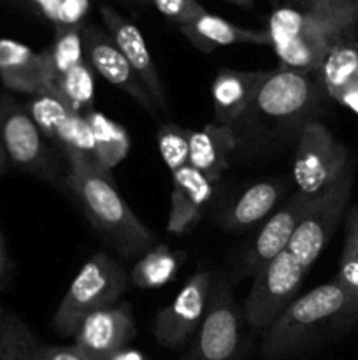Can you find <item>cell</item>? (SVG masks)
Listing matches in <instances>:
<instances>
[{
    "mask_svg": "<svg viewBox=\"0 0 358 360\" xmlns=\"http://www.w3.org/2000/svg\"><path fill=\"white\" fill-rule=\"evenodd\" d=\"M323 97L316 72L283 65L270 69L248 111L232 127L237 151L263 153L295 141L302 127L314 120Z\"/></svg>",
    "mask_w": 358,
    "mask_h": 360,
    "instance_id": "cell-1",
    "label": "cell"
},
{
    "mask_svg": "<svg viewBox=\"0 0 358 360\" xmlns=\"http://www.w3.org/2000/svg\"><path fill=\"white\" fill-rule=\"evenodd\" d=\"M358 320V295L333 278L291 304L265 330L262 357L286 360L304 354Z\"/></svg>",
    "mask_w": 358,
    "mask_h": 360,
    "instance_id": "cell-2",
    "label": "cell"
},
{
    "mask_svg": "<svg viewBox=\"0 0 358 360\" xmlns=\"http://www.w3.org/2000/svg\"><path fill=\"white\" fill-rule=\"evenodd\" d=\"M69 172L65 183L90 224L126 259H135L154 245V236L116 188L109 171L90 157L65 153Z\"/></svg>",
    "mask_w": 358,
    "mask_h": 360,
    "instance_id": "cell-3",
    "label": "cell"
},
{
    "mask_svg": "<svg viewBox=\"0 0 358 360\" xmlns=\"http://www.w3.org/2000/svg\"><path fill=\"white\" fill-rule=\"evenodd\" d=\"M358 27V7L297 9L277 7L267 25L270 46L286 69L318 72L326 53Z\"/></svg>",
    "mask_w": 358,
    "mask_h": 360,
    "instance_id": "cell-4",
    "label": "cell"
},
{
    "mask_svg": "<svg viewBox=\"0 0 358 360\" xmlns=\"http://www.w3.org/2000/svg\"><path fill=\"white\" fill-rule=\"evenodd\" d=\"M125 267L107 253H95L74 276L53 315V329L58 336L72 338L77 327L91 313L116 304L128 285Z\"/></svg>",
    "mask_w": 358,
    "mask_h": 360,
    "instance_id": "cell-5",
    "label": "cell"
},
{
    "mask_svg": "<svg viewBox=\"0 0 358 360\" xmlns=\"http://www.w3.org/2000/svg\"><path fill=\"white\" fill-rule=\"evenodd\" d=\"M353 162L350 150L325 123L311 120L295 139L293 181L298 192L319 195L343 176Z\"/></svg>",
    "mask_w": 358,
    "mask_h": 360,
    "instance_id": "cell-6",
    "label": "cell"
},
{
    "mask_svg": "<svg viewBox=\"0 0 358 360\" xmlns=\"http://www.w3.org/2000/svg\"><path fill=\"white\" fill-rule=\"evenodd\" d=\"M242 308L225 276L214 278L207 313L181 360H239L242 352Z\"/></svg>",
    "mask_w": 358,
    "mask_h": 360,
    "instance_id": "cell-7",
    "label": "cell"
},
{
    "mask_svg": "<svg viewBox=\"0 0 358 360\" xmlns=\"http://www.w3.org/2000/svg\"><path fill=\"white\" fill-rule=\"evenodd\" d=\"M354 183V162L347 165L339 179L330 188L316 195L305 210L288 252L309 273L316 259L323 253L325 246L332 239L340 218L347 207Z\"/></svg>",
    "mask_w": 358,
    "mask_h": 360,
    "instance_id": "cell-8",
    "label": "cell"
},
{
    "mask_svg": "<svg viewBox=\"0 0 358 360\" xmlns=\"http://www.w3.org/2000/svg\"><path fill=\"white\" fill-rule=\"evenodd\" d=\"M307 271L290 252H283L253 276L242 306V319L251 329L267 330L298 294Z\"/></svg>",
    "mask_w": 358,
    "mask_h": 360,
    "instance_id": "cell-9",
    "label": "cell"
},
{
    "mask_svg": "<svg viewBox=\"0 0 358 360\" xmlns=\"http://www.w3.org/2000/svg\"><path fill=\"white\" fill-rule=\"evenodd\" d=\"M0 144L14 167L58 185V169L49 155L44 134L32 120L27 105L9 95H0Z\"/></svg>",
    "mask_w": 358,
    "mask_h": 360,
    "instance_id": "cell-10",
    "label": "cell"
},
{
    "mask_svg": "<svg viewBox=\"0 0 358 360\" xmlns=\"http://www.w3.org/2000/svg\"><path fill=\"white\" fill-rule=\"evenodd\" d=\"M213 281L209 271L199 269L183 285L174 301L157 313L153 334L160 347L175 350L195 336L207 313Z\"/></svg>",
    "mask_w": 358,
    "mask_h": 360,
    "instance_id": "cell-11",
    "label": "cell"
},
{
    "mask_svg": "<svg viewBox=\"0 0 358 360\" xmlns=\"http://www.w3.org/2000/svg\"><path fill=\"white\" fill-rule=\"evenodd\" d=\"M81 35H83L84 58L90 63L93 72L104 77L109 84L116 86L118 90L130 95L144 111L157 118L158 109L153 98L147 94L146 86L140 83L139 76L133 72L130 63L126 62L123 53L119 51L116 42L112 41L109 32L105 28L95 27V25H83Z\"/></svg>",
    "mask_w": 358,
    "mask_h": 360,
    "instance_id": "cell-12",
    "label": "cell"
},
{
    "mask_svg": "<svg viewBox=\"0 0 358 360\" xmlns=\"http://www.w3.org/2000/svg\"><path fill=\"white\" fill-rule=\"evenodd\" d=\"M135 336L132 308L125 302L86 316L72 336V347L88 360H112Z\"/></svg>",
    "mask_w": 358,
    "mask_h": 360,
    "instance_id": "cell-13",
    "label": "cell"
},
{
    "mask_svg": "<svg viewBox=\"0 0 358 360\" xmlns=\"http://www.w3.org/2000/svg\"><path fill=\"white\" fill-rule=\"evenodd\" d=\"M98 11H100V18L105 30L109 32L112 41L116 42L119 51L123 53L126 62L133 69V72L139 76L140 83L146 86L147 94L153 98L158 112H168L167 91H165L158 67L154 63L153 55H151L150 48H147V42L140 28L130 20H126L125 16H121L112 7L100 6Z\"/></svg>",
    "mask_w": 358,
    "mask_h": 360,
    "instance_id": "cell-14",
    "label": "cell"
},
{
    "mask_svg": "<svg viewBox=\"0 0 358 360\" xmlns=\"http://www.w3.org/2000/svg\"><path fill=\"white\" fill-rule=\"evenodd\" d=\"M314 197L316 195H305V193L295 190V193L284 202V206H281L276 213L267 218L265 224L260 227L258 234L253 239L248 252L244 253L242 273L248 276H255L265 264L276 259L279 253L286 252L305 210Z\"/></svg>",
    "mask_w": 358,
    "mask_h": 360,
    "instance_id": "cell-15",
    "label": "cell"
},
{
    "mask_svg": "<svg viewBox=\"0 0 358 360\" xmlns=\"http://www.w3.org/2000/svg\"><path fill=\"white\" fill-rule=\"evenodd\" d=\"M0 81L16 94L34 95L51 91L44 51L13 39H0Z\"/></svg>",
    "mask_w": 358,
    "mask_h": 360,
    "instance_id": "cell-16",
    "label": "cell"
},
{
    "mask_svg": "<svg viewBox=\"0 0 358 360\" xmlns=\"http://www.w3.org/2000/svg\"><path fill=\"white\" fill-rule=\"evenodd\" d=\"M269 70L221 69L211 84L214 122L234 127L255 101Z\"/></svg>",
    "mask_w": 358,
    "mask_h": 360,
    "instance_id": "cell-17",
    "label": "cell"
},
{
    "mask_svg": "<svg viewBox=\"0 0 358 360\" xmlns=\"http://www.w3.org/2000/svg\"><path fill=\"white\" fill-rule=\"evenodd\" d=\"M316 74L326 97L358 116V42L353 35L326 53Z\"/></svg>",
    "mask_w": 358,
    "mask_h": 360,
    "instance_id": "cell-18",
    "label": "cell"
},
{
    "mask_svg": "<svg viewBox=\"0 0 358 360\" xmlns=\"http://www.w3.org/2000/svg\"><path fill=\"white\" fill-rule=\"evenodd\" d=\"M179 32L195 46L199 51L211 53L216 48L235 44H255V46H270V37L267 30H255L235 25L225 18L204 11L188 23L178 27Z\"/></svg>",
    "mask_w": 358,
    "mask_h": 360,
    "instance_id": "cell-19",
    "label": "cell"
},
{
    "mask_svg": "<svg viewBox=\"0 0 358 360\" xmlns=\"http://www.w3.org/2000/svg\"><path fill=\"white\" fill-rule=\"evenodd\" d=\"M237 151V137L232 127L207 123L190 134V165L218 183Z\"/></svg>",
    "mask_w": 358,
    "mask_h": 360,
    "instance_id": "cell-20",
    "label": "cell"
},
{
    "mask_svg": "<svg viewBox=\"0 0 358 360\" xmlns=\"http://www.w3.org/2000/svg\"><path fill=\"white\" fill-rule=\"evenodd\" d=\"M286 190L283 179H265L246 188L225 213L221 225L228 231H244L270 217Z\"/></svg>",
    "mask_w": 358,
    "mask_h": 360,
    "instance_id": "cell-21",
    "label": "cell"
},
{
    "mask_svg": "<svg viewBox=\"0 0 358 360\" xmlns=\"http://www.w3.org/2000/svg\"><path fill=\"white\" fill-rule=\"evenodd\" d=\"M86 122L93 136V162L104 171L111 172L119 162L125 160L130 150V137L125 127L93 109Z\"/></svg>",
    "mask_w": 358,
    "mask_h": 360,
    "instance_id": "cell-22",
    "label": "cell"
},
{
    "mask_svg": "<svg viewBox=\"0 0 358 360\" xmlns=\"http://www.w3.org/2000/svg\"><path fill=\"white\" fill-rule=\"evenodd\" d=\"M42 345L27 322L0 308V360H35Z\"/></svg>",
    "mask_w": 358,
    "mask_h": 360,
    "instance_id": "cell-23",
    "label": "cell"
},
{
    "mask_svg": "<svg viewBox=\"0 0 358 360\" xmlns=\"http://www.w3.org/2000/svg\"><path fill=\"white\" fill-rule=\"evenodd\" d=\"M83 27H55V39L48 49H44L46 62H48L49 83L53 84L65 76L69 70L83 63L84 48H83V35H81Z\"/></svg>",
    "mask_w": 358,
    "mask_h": 360,
    "instance_id": "cell-24",
    "label": "cell"
},
{
    "mask_svg": "<svg viewBox=\"0 0 358 360\" xmlns=\"http://www.w3.org/2000/svg\"><path fill=\"white\" fill-rule=\"evenodd\" d=\"M178 271V257L165 245H153L139 257L133 266L130 281L140 288H158L174 278Z\"/></svg>",
    "mask_w": 358,
    "mask_h": 360,
    "instance_id": "cell-25",
    "label": "cell"
},
{
    "mask_svg": "<svg viewBox=\"0 0 358 360\" xmlns=\"http://www.w3.org/2000/svg\"><path fill=\"white\" fill-rule=\"evenodd\" d=\"M53 91L60 95L63 102L81 116H86L95 109V79L93 69L84 60L72 70L60 77L53 84Z\"/></svg>",
    "mask_w": 358,
    "mask_h": 360,
    "instance_id": "cell-26",
    "label": "cell"
},
{
    "mask_svg": "<svg viewBox=\"0 0 358 360\" xmlns=\"http://www.w3.org/2000/svg\"><path fill=\"white\" fill-rule=\"evenodd\" d=\"M27 109L30 112L32 120L37 123L41 132L44 134L46 139L53 141H55L56 134L62 130V127L69 122L70 116L77 115L55 91L34 95L27 104Z\"/></svg>",
    "mask_w": 358,
    "mask_h": 360,
    "instance_id": "cell-27",
    "label": "cell"
},
{
    "mask_svg": "<svg viewBox=\"0 0 358 360\" xmlns=\"http://www.w3.org/2000/svg\"><path fill=\"white\" fill-rule=\"evenodd\" d=\"M190 134L192 130L178 123H164L158 129V151L171 174L190 164Z\"/></svg>",
    "mask_w": 358,
    "mask_h": 360,
    "instance_id": "cell-28",
    "label": "cell"
},
{
    "mask_svg": "<svg viewBox=\"0 0 358 360\" xmlns=\"http://www.w3.org/2000/svg\"><path fill=\"white\" fill-rule=\"evenodd\" d=\"M172 176V188H178L179 192L185 193L190 200L197 204V206L202 207L204 204L209 202L213 199L214 185L216 183L211 178H207L204 172H200L199 169L192 167V165H186V167L179 169L178 172H174Z\"/></svg>",
    "mask_w": 358,
    "mask_h": 360,
    "instance_id": "cell-29",
    "label": "cell"
},
{
    "mask_svg": "<svg viewBox=\"0 0 358 360\" xmlns=\"http://www.w3.org/2000/svg\"><path fill=\"white\" fill-rule=\"evenodd\" d=\"M55 27H83L90 0H34Z\"/></svg>",
    "mask_w": 358,
    "mask_h": 360,
    "instance_id": "cell-30",
    "label": "cell"
},
{
    "mask_svg": "<svg viewBox=\"0 0 358 360\" xmlns=\"http://www.w3.org/2000/svg\"><path fill=\"white\" fill-rule=\"evenodd\" d=\"M202 207L197 206L193 200L178 188H172L171 193V211L167 218V229L172 234H183L188 229H192L200 220Z\"/></svg>",
    "mask_w": 358,
    "mask_h": 360,
    "instance_id": "cell-31",
    "label": "cell"
},
{
    "mask_svg": "<svg viewBox=\"0 0 358 360\" xmlns=\"http://www.w3.org/2000/svg\"><path fill=\"white\" fill-rule=\"evenodd\" d=\"M146 2H150L165 18L174 21L178 27L188 23L206 11L199 0H146Z\"/></svg>",
    "mask_w": 358,
    "mask_h": 360,
    "instance_id": "cell-32",
    "label": "cell"
},
{
    "mask_svg": "<svg viewBox=\"0 0 358 360\" xmlns=\"http://www.w3.org/2000/svg\"><path fill=\"white\" fill-rule=\"evenodd\" d=\"M35 360H88L79 350L70 347H53V345H42Z\"/></svg>",
    "mask_w": 358,
    "mask_h": 360,
    "instance_id": "cell-33",
    "label": "cell"
},
{
    "mask_svg": "<svg viewBox=\"0 0 358 360\" xmlns=\"http://www.w3.org/2000/svg\"><path fill=\"white\" fill-rule=\"evenodd\" d=\"M11 269H13V264H11L9 253H7V246H6V241H4L2 232H0V287H4V285L7 283Z\"/></svg>",
    "mask_w": 358,
    "mask_h": 360,
    "instance_id": "cell-34",
    "label": "cell"
},
{
    "mask_svg": "<svg viewBox=\"0 0 358 360\" xmlns=\"http://www.w3.org/2000/svg\"><path fill=\"white\" fill-rule=\"evenodd\" d=\"M346 239L358 246V206L351 207L346 220Z\"/></svg>",
    "mask_w": 358,
    "mask_h": 360,
    "instance_id": "cell-35",
    "label": "cell"
},
{
    "mask_svg": "<svg viewBox=\"0 0 358 360\" xmlns=\"http://www.w3.org/2000/svg\"><path fill=\"white\" fill-rule=\"evenodd\" d=\"M316 7L329 11L350 9V7H358V0H319Z\"/></svg>",
    "mask_w": 358,
    "mask_h": 360,
    "instance_id": "cell-36",
    "label": "cell"
},
{
    "mask_svg": "<svg viewBox=\"0 0 358 360\" xmlns=\"http://www.w3.org/2000/svg\"><path fill=\"white\" fill-rule=\"evenodd\" d=\"M300 6V9H314L319 0H295Z\"/></svg>",
    "mask_w": 358,
    "mask_h": 360,
    "instance_id": "cell-37",
    "label": "cell"
},
{
    "mask_svg": "<svg viewBox=\"0 0 358 360\" xmlns=\"http://www.w3.org/2000/svg\"><path fill=\"white\" fill-rule=\"evenodd\" d=\"M227 2L235 4V6H241V7H251L255 4V0H227Z\"/></svg>",
    "mask_w": 358,
    "mask_h": 360,
    "instance_id": "cell-38",
    "label": "cell"
},
{
    "mask_svg": "<svg viewBox=\"0 0 358 360\" xmlns=\"http://www.w3.org/2000/svg\"><path fill=\"white\" fill-rule=\"evenodd\" d=\"M6 162H7V157H6V153H4L2 144H0V174H2V171L6 169Z\"/></svg>",
    "mask_w": 358,
    "mask_h": 360,
    "instance_id": "cell-39",
    "label": "cell"
},
{
    "mask_svg": "<svg viewBox=\"0 0 358 360\" xmlns=\"http://www.w3.org/2000/svg\"><path fill=\"white\" fill-rule=\"evenodd\" d=\"M270 2H274V0H270Z\"/></svg>",
    "mask_w": 358,
    "mask_h": 360,
    "instance_id": "cell-40",
    "label": "cell"
}]
</instances>
